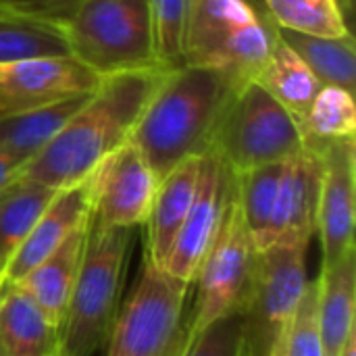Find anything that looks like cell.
<instances>
[{
	"instance_id": "1",
	"label": "cell",
	"mask_w": 356,
	"mask_h": 356,
	"mask_svg": "<svg viewBox=\"0 0 356 356\" xmlns=\"http://www.w3.org/2000/svg\"><path fill=\"white\" fill-rule=\"evenodd\" d=\"M167 69H144L102 77L77 113L21 175L54 190L73 188L117 148L129 142L146 104Z\"/></svg>"
},
{
	"instance_id": "2",
	"label": "cell",
	"mask_w": 356,
	"mask_h": 356,
	"mask_svg": "<svg viewBox=\"0 0 356 356\" xmlns=\"http://www.w3.org/2000/svg\"><path fill=\"white\" fill-rule=\"evenodd\" d=\"M240 86L236 77L211 67L167 71L129 138L159 179L211 150L219 119Z\"/></svg>"
},
{
	"instance_id": "3",
	"label": "cell",
	"mask_w": 356,
	"mask_h": 356,
	"mask_svg": "<svg viewBox=\"0 0 356 356\" xmlns=\"http://www.w3.org/2000/svg\"><path fill=\"white\" fill-rule=\"evenodd\" d=\"M277 42L263 0H190L186 65L211 67L238 81L259 75Z\"/></svg>"
},
{
	"instance_id": "4",
	"label": "cell",
	"mask_w": 356,
	"mask_h": 356,
	"mask_svg": "<svg viewBox=\"0 0 356 356\" xmlns=\"http://www.w3.org/2000/svg\"><path fill=\"white\" fill-rule=\"evenodd\" d=\"M131 229L104 227L90 219L83 259L71 290L60 356H92L113 330Z\"/></svg>"
},
{
	"instance_id": "5",
	"label": "cell",
	"mask_w": 356,
	"mask_h": 356,
	"mask_svg": "<svg viewBox=\"0 0 356 356\" xmlns=\"http://www.w3.org/2000/svg\"><path fill=\"white\" fill-rule=\"evenodd\" d=\"M63 31L69 54L98 77L159 67L152 0H81Z\"/></svg>"
},
{
	"instance_id": "6",
	"label": "cell",
	"mask_w": 356,
	"mask_h": 356,
	"mask_svg": "<svg viewBox=\"0 0 356 356\" xmlns=\"http://www.w3.org/2000/svg\"><path fill=\"white\" fill-rule=\"evenodd\" d=\"M302 125L257 81H244L227 102L211 150L234 173L282 163L302 152Z\"/></svg>"
},
{
	"instance_id": "7",
	"label": "cell",
	"mask_w": 356,
	"mask_h": 356,
	"mask_svg": "<svg viewBox=\"0 0 356 356\" xmlns=\"http://www.w3.org/2000/svg\"><path fill=\"white\" fill-rule=\"evenodd\" d=\"M190 284L144 263L142 275L117 311L106 356H181L188 336Z\"/></svg>"
},
{
	"instance_id": "8",
	"label": "cell",
	"mask_w": 356,
	"mask_h": 356,
	"mask_svg": "<svg viewBox=\"0 0 356 356\" xmlns=\"http://www.w3.org/2000/svg\"><path fill=\"white\" fill-rule=\"evenodd\" d=\"M254 263L257 250L240 211L234 177L219 232L194 280L196 300L188 315L190 338L200 334L215 321L242 313L250 292Z\"/></svg>"
},
{
	"instance_id": "9",
	"label": "cell",
	"mask_w": 356,
	"mask_h": 356,
	"mask_svg": "<svg viewBox=\"0 0 356 356\" xmlns=\"http://www.w3.org/2000/svg\"><path fill=\"white\" fill-rule=\"evenodd\" d=\"M307 244L277 242L257 252L254 275L240 313L242 356H273L307 290Z\"/></svg>"
},
{
	"instance_id": "10",
	"label": "cell",
	"mask_w": 356,
	"mask_h": 356,
	"mask_svg": "<svg viewBox=\"0 0 356 356\" xmlns=\"http://www.w3.org/2000/svg\"><path fill=\"white\" fill-rule=\"evenodd\" d=\"M86 181L90 190V219L104 227L123 229L144 227L161 184L131 142L111 152Z\"/></svg>"
},
{
	"instance_id": "11",
	"label": "cell",
	"mask_w": 356,
	"mask_h": 356,
	"mask_svg": "<svg viewBox=\"0 0 356 356\" xmlns=\"http://www.w3.org/2000/svg\"><path fill=\"white\" fill-rule=\"evenodd\" d=\"M100 79L71 54H44L0 63V117L90 94L98 88Z\"/></svg>"
},
{
	"instance_id": "12",
	"label": "cell",
	"mask_w": 356,
	"mask_h": 356,
	"mask_svg": "<svg viewBox=\"0 0 356 356\" xmlns=\"http://www.w3.org/2000/svg\"><path fill=\"white\" fill-rule=\"evenodd\" d=\"M232 186L234 171L215 152H207L200 159V177L194 202L163 267L167 273L188 282L190 286L194 284L200 263L219 232Z\"/></svg>"
},
{
	"instance_id": "13",
	"label": "cell",
	"mask_w": 356,
	"mask_h": 356,
	"mask_svg": "<svg viewBox=\"0 0 356 356\" xmlns=\"http://www.w3.org/2000/svg\"><path fill=\"white\" fill-rule=\"evenodd\" d=\"M321 152V194L317 232L321 240V267L355 250L356 223V138L325 142Z\"/></svg>"
},
{
	"instance_id": "14",
	"label": "cell",
	"mask_w": 356,
	"mask_h": 356,
	"mask_svg": "<svg viewBox=\"0 0 356 356\" xmlns=\"http://www.w3.org/2000/svg\"><path fill=\"white\" fill-rule=\"evenodd\" d=\"M321 173V152L313 146H305L302 152L284 161L273 221V244H311V238L317 232Z\"/></svg>"
},
{
	"instance_id": "15",
	"label": "cell",
	"mask_w": 356,
	"mask_h": 356,
	"mask_svg": "<svg viewBox=\"0 0 356 356\" xmlns=\"http://www.w3.org/2000/svg\"><path fill=\"white\" fill-rule=\"evenodd\" d=\"M88 219H90L88 181L60 190L50 202V207L42 213L38 223L31 227L19 250L15 252L0 284L19 282L29 269H33L50 252H54Z\"/></svg>"
},
{
	"instance_id": "16",
	"label": "cell",
	"mask_w": 356,
	"mask_h": 356,
	"mask_svg": "<svg viewBox=\"0 0 356 356\" xmlns=\"http://www.w3.org/2000/svg\"><path fill=\"white\" fill-rule=\"evenodd\" d=\"M200 159L202 156H194L179 163L161 179L150 215L144 223V263L165 267V261L175 244V238L190 213V207L198 190Z\"/></svg>"
},
{
	"instance_id": "17",
	"label": "cell",
	"mask_w": 356,
	"mask_h": 356,
	"mask_svg": "<svg viewBox=\"0 0 356 356\" xmlns=\"http://www.w3.org/2000/svg\"><path fill=\"white\" fill-rule=\"evenodd\" d=\"M0 348L4 356L60 355V327L15 284H0Z\"/></svg>"
},
{
	"instance_id": "18",
	"label": "cell",
	"mask_w": 356,
	"mask_h": 356,
	"mask_svg": "<svg viewBox=\"0 0 356 356\" xmlns=\"http://www.w3.org/2000/svg\"><path fill=\"white\" fill-rule=\"evenodd\" d=\"M88 229L90 219L81 223L54 252H50L33 269H29L19 282H15V286L25 290L50 317V321L60 330L71 298V290L83 259Z\"/></svg>"
},
{
	"instance_id": "19",
	"label": "cell",
	"mask_w": 356,
	"mask_h": 356,
	"mask_svg": "<svg viewBox=\"0 0 356 356\" xmlns=\"http://www.w3.org/2000/svg\"><path fill=\"white\" fill-rule=\"evenodd\" d=\"M317 286V321L323 356H340L348 336L355 332L356 250L321 267Z\"/></svg>"
},
{
	"instance_id": "20",
	"label": "cell",
	"mask_w": 356,
	"mask_h": 356,
	"mask_svg": "<svg viewBox=\"0 0 356 356\" xmlns=\"http://www.w3.org/2000/svg\"><path fill=\"white\" fill-rule=\"evenodd\" d=\"M58 190L19 175L0 190V282L15 252Z\"/></svg>"
},
{
	"instance_id": "21",
	"label": "cell",
	"mask_w": 356,
	"mask_h": 356,
	"mask_svg": "<svg viewBox=\"0 0 356 356\" xmlns=\"http://www.w3.org/2000/svg\"><path fill=\"white\" fill-rule=\"evenodd\" d=\"M254 79L300 125H302V119H305L315 94L323 86L315 77V73L307 67V63L280 35H277V42H275L267 63L263 65V69L259 71V75Z\"/></svg>"
},
{
	"instance_id": "22",
	"label": "cell",
	"mask_w": 356,
	"mask_h": 356,
	"mask_svg": "<svg viewBox=\"0 0 356 356\" xmlns=\"http://www.w3.org/2000/svg\"><path fill=\"white\" fill-rule=\"evenodd\" d=\"M282 169L284 161L234 173L240 211L257 252H263L273 246V221Z\"/></svg>"
},
{
	"instance_id": "23",
	"label": "cell",
	"mask_w": 356,
	"mask_h": 356,
	"mask_svg": "<svg viewBox=\"0 0 356 356\" xmlns=\"http://www.w3.org/2000/svg\"><path fill=\"white\" fill-rule=\"evenodd\" d=\"M90 94L67 98L63 102L35 111L0 117V148L10 150L29 163L50 144V140L77 113V108L86 102Z\"/></svg>"
},
{
	"instance_id": "24",
	"label": "cell",
	"mask_w": 356,
	"mask_h": 356,
	"mask_svg": "<svg viewBox=\"0 0 356 356\" xmlns=\"http://www.w3.org/2000/svg\"><path fill=\"white\" fill-rule=\"evenodd\" d=\"M277 35L307 63L321 83L338 86L355 94L356 44L353 33L342 38H323L277 27Z\"/></svg>"
},
{
	"instance_id": "25",
	"label": "cell",
	"mask_w": 356,
	"mask_h": 356,
	"mask_svg": "<svg viewBox=\"0 0 356 356\" xmlns=\"http://www.w3.org/2000/svg\"><path fill=\"white\" fill-rule=\"evenodd\" d=\"M302 131L307 146L313 148H319L325 142L356 138L355 94L323 83L302 119Z\"/></svg>"
},
{
	"instance_id": "26",
	"label": "cell",
	"mask_w": 356,
	"mask_h": 356,
	"mask_svg": "<svg viewBox=\"0 0 356 356\" xmlns=\"http://www.w3.org/2000/svg\"><path fill=\"white\" fill-rule=\"evenodd\" d=\"M280 29L342 38L353 33L338 0H263Z\"/></svg>"
},
{
	"instance_id": "27",
	"label": "cell",
	"mask_w": 356,
	"mask_h": 356,
	"mask_svg": "<svg viewBox=\"0 0 356 356\" xmlns=\"http://www.w3.org/2000/svg\"><path fill=\"white\" fill-rule=\"evenodd\" d=\"M44 54H69L63 27L0 10V63Z\"/></svg>"
},
{
	"instance_id": "28",
	"label": "cell",
	"mask_w": 356,
	"mask_h": 356,
	"mask_svg": "<svg viewBox=\"0 0 356 356\" xmlns=\"http://www.w3.org/2000/svg\"><path fill=\"white\" fill-rule=\"evenodd\" d=\"M190 0H152L154 52L161 69L173 71L186 65V29Z\"/></svg>"
},
{
	"instance_id": "29",
	"label": "cell",
	"mask_w": 356,
	"mask_h": 356,
	"mask_svg": "<svg viewBox=\"0 0 356 356\" xmlns=\"http://www.w3.org/2000/svg\"><path fill=\"white\" fill-rule=\"evenodd\" d=\"M317 280L307 284L300 305L288 323L273 356H323L317 321Z\"/></svg>"
},
{
	"instance_id": "30",
	"label": "cell",
	"mask_w": 356,
	"mask_h": 356,
	"mask_svg": "<svg viewBox=\"0 0 356 356\" xmlns=\"http://www.w3.org/2000/svg\"><path fill=\"white\" fill-rule=\"evenodd\" d=\"M181 356H242L240 315L215 321L200 334L192 336Z\"/></svg>"
},
{
	"instance_id": "31",
	"label": "cell",
	"mask_w": 356,
	"mask_h": 356,
	"mask_svg": "<svg viewBox=\"0 0 356 356\" xmlns=\"http://www.w3.org/2000/svg\"><path fill=\"white\" fill-rule=\"evenodd\" d=\"M79 2L81 0H0V10L31 21L65 27Z\"/></svg>"
},
{
	"instance_id": "32",
	"label": "cell",
	"mask_w": 356,
	"mask_h": 356,
	"mask_svg": "<svg viewBox=\"0 0 356 356\" xmlns=\"http://www.w3.org/2000/svg\"><path fill=\"white\" fill-rule=\"evenodd\" d=\"M25 167H27V161H23L21 156H17L15 152L6 148H0V190L13 179H17Z\"/></svg>"
},
{
	"instance_id": "33",
	"label": "cell",
	"mask_w": 356,
	"mask_h": 356,
	"mask_svg": "<svg viewBox=\"0 0 356 356\" xmlns=\"http://www.w3.org/2000/svg\"><path fill=\"white\" fill-rule=\"evenodd\" d=\"M340 356H356V334L355 332L348 336V340H346V344H344V348H342Z\"/></svg>"
},
{
	"instance_id": "34",
	"label": "cell",
	"mask_w": 356,
	"mask_h": 356,
	"mask_svg": "<svg viewBox=\"0 0 356 356\" xmlns=\"http://www.w3.org/2000/svg\"><path fill=\"white\" fill-rule=\"evenodd\" d=\"M355 2L356 0H338V4H340L344 17L348 19V23H350V19H353V15H355Z\"/></svg>"
},
{
	"instance_id": "35",
	"label": "cell",
	"mask_w": 356,
	"mask_h": 356,
	"mask_svg": "<svg viewBox=\"0 0 356 356\" xmlns=\"http://www.w3.org/2000/svg\"><path fill=\"white\" fill-rule=\"evenodd\" d=\"M0 356H4V353H2V348H0Z\"/></svg>"
},
{
	"instance_id": "36",
	"label": "cell",
	"mask_w": 356,
	"mask_h": 356,
	"mask_svg": "<svg viewBox=\"0 0 356 356\" xmlns=\"http://www.w3.org/2000/svg\"><path fill=\"white\" fill-rule=\"evenodd\" d=\"M58 356H60V355H58Z\"/></svg>"
}]
</instances>
